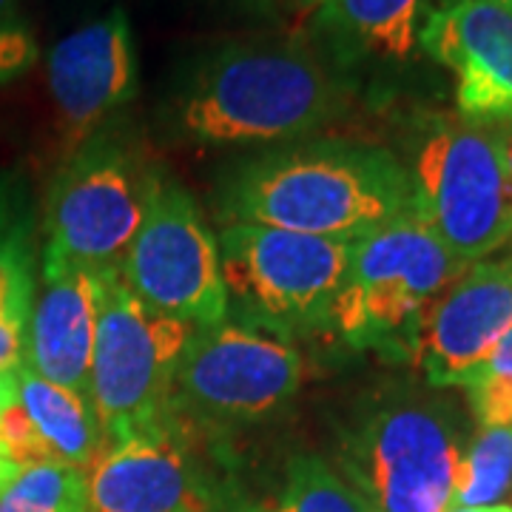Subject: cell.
Here are the masks:
<instances>
[{
  "label": "cell",
  "instance_id": "obj_1",
  "mask_svg": "<svg viewBox=\"0 0 512 512\" xmlns=\"http://www.w3.org/2000/svg\"><path fill=\"white\" fill-rule=\"evenodd\" d=\"M348 103V80L311 49L285 40L231 43L191 74L177 126L202 146L282 143L325 128Z\"/></svg>",
  "mask_w": 512,
  "mask_h": 512
},
{
  "label": "cell",
  "instance_id": "obj_2",
  "mask_svg": "<svg viewBox=\"0 0 512 512\" xmlns=\"http://www.w3.org/2000/svg\"><path fill=\"white\" fill-rule=\"evenodd\" d=\"M413 208V180L382 148L305 143L245 165L228 211L239 222L328 239L365 237Z\"/></svg>",
  "mask_w": 512,
  "mask_h": 512
},
{
  "label": "cell",
  "instance_id": "obj_3",
  "mask_svg": "<svg viewBox=\"0 0 512 512\" xmlns=\"http://www.w3.org/2000/svg\"><path fill=\"white\" fill-rule=\"evenodd\" d=\"M470 265L458 262L413 208L350 242L330 328L353 348H413L424 313Z\"/></svg>",
  "mask_w": 512,
  "mask_h": 512
},
{
  "label": "cell",
  "instance_id": "obj_4",
  "mask_svg": "<svg viewBox=\"0 0 512 512\" xmlns=\"http://www.w3.org/2000/svg\"><path fill=\"white\" fill-rule=\"evenodd\" d=\"M89 404L106 441H120L171 424L174 379L197 328L148 311L128 291L120 268L97 271Z\"/></svg>",
  "mask_w": 512,
  "mask_h": 512
},
{
  "label": "cell",
  "instance_id": "obj_5",
  "mask_svg": "<svg viewBox=\"0 0 512 512\" xmlns=\"http://www.w3.org/2000/svg\"><path fill=\"white\" fill-rule=\"evenodd\" d=\"M413 205L464 265L512 242V183L498 126L441 117L413 160Z\"/></svg>",
  "mask_w": 512,
  "mask_h": 512
},
{
  "label": "cell",
  "instance_id": "obj_6",
  "mask_svg": "<svg viewBox=\"0 0 512 512\" xmlns=\"http://www.w3.org/2000/svg\"><path fill=\"white\" fill-rule=\"evenodd\" d=\"M350 242L259 222H228L220 234L228 302L245 325L288 339L330 328V311L348 268Z\"/></svg>",
  "mask_w": 512,
  "mask_h": 512
},
{
  "label": "cell",
  "instance_id": "obj_7",
  "mask_svg": "<svg viewBox=\"0 0 512 512\" xmlns=\"http://www.w3.org/2000/svg\"><path fill=\"white\" fill-rule=\"evenodd\" d=\"M157 174L123 143L92 137L74 148L46 205V254L86 271H117L137 237Z\"/></svg>",
  "mask_w": 512,
  "mask_h": 512
},
{
  "label": "cell",
  "instance_id": "obj_8",
  "mask_svg": "<svg viewBox=\"0 0 512 512\" xmlns=\"http://www.w3.org/2000/svg\"><path fill=\"white\" fill-rule=\"evenodd\" d=\"M120 276L148 311L197 330L228 322L231 302L222 279L220 242L180 185L157 177Z\"/></svg>",
  "mask_w": 512,
  "mask_h": 512
},
{
  "label": "cell",
  "instance_id": "obj_9",
  "mask_svg": "<svg viewBox=\"0 0 512 512\" xmlns=\"http://www.w3.org/2000/svg\"><path fill=\"white\" fill-rule=\"evenodd\" d=\"M305 362L288 339L245 322L197 330L174 379V399L211 424L274 416L302 387Z\"/></svg>",
  "mask_w": 512,
  "mask_h": 512
},
{
  "label": "cell",
  "instance_id": "obj_10",
  "mask_svg": "<svg viewBox=\"0 0 512 512\" xmlns=\"http://www.w3.org/2000/svg\"><path fill=\"white\" fill-rule=\"evenodd\" d=\"M458 461L447 421L407 404L367 421L350 444L348 467L373 512H447Z\"/></svg>",
  "mask_w": 512,
  "mask_h": 512
},
{
  "label": "cell",
  "instance_id": "obj_11",
  "mask_svg": "<svg viewBox=\"0 0 512 512\" xmlns=\"http://www.w3.org/2000/svg\"><path fill=\"white\" fill-rule=\"evenodd\" d=\"M419 46L453 72L464 120L512 123L510 0H444L424 20Z\"/></svg>",
  "mask_w": 512,
  "mask_h": 512
},
{
  "label": "cell",
  "instance_id": "obj_12",
  "mask_svg": "<svg viewBox=\"0 0 512 512\" xmlns=\"http://www.w3.org/2000/svg\"><path fill=\"white\" fill-rule=\"evenodd\" d=\"M137 46L123 9L63 37L49 55V92L66 146L92 140L111 114L137 94Z\"/></svg>",
  "mask_w": 512,
  "mask_h": 512
},
{
  "label": "cell",
  "instance_id": "obj_13",
  "mask_svg": "<svg viewBox=\"0 0 512 512\" xmlns=\"http://www.w3.org/2000/svg\"><path fill=\"white\" fill-rule=\"evenodd\" d=\"M512 328V259L476 262L433 302L413 336L433 384H461Z\"/></svg>",
  "mask_w": 512,
  "mask_h": 512
},
{
  "label": "cell",
  "instance_id": "obj_14",
  "mask_svg": "<svg viewBox=\"0 0 512 512\" xmlns=\"http://www.w3.org/2000/svg\"><path fill=\"white\" fill-rule=\"evenodd\" d=\"M89 512H205L171 424L111 441L86 470Z\"/></svg>",
  "mask_w": 512,
  "mask_h": 512
},
{
  "label": "cell",
  "instance_id": "obj_15",
  "mask_svg": "<svg viewBox=\"0 0 512 512\" xmlns=\"http://www.w3.org/2000/svg\"><path fill=\"white\" fill-rule=\"evenodd\" d=\"M94 336H97V282L94 271L69 262L43 259L23 367L89 399Z\"/></svg>",
  "mask_w": 512,
  "mask_h": 512
},
{
  "label": "cell",
  "instance_id": "obj_16",
  "mask_svg": "<svg viewBox=\"0 0 512 512\" xmlns=\"http://www.w3.org/2000/svg\"><path fill=\"white\" fill-rule=\"evenodd\" d=\"M430 0H319L311 29L342 66L359 60L402 63L419 49Z\"/></svg>",
  "mask_w": 512,
  "mask_h": 512
},
{
  "label": "cell",
  "instance_id": "obj_17",
  "mask_svg": "<svg viewBox=\"0 0 512 512\" xmlns=\"http://www.w3.org/2000/svg\"><path fill=\"white\" fill-rule=\"evenodd\" d=\"M18 376V402L37 441L43 444L49 464L89 470L109 444L89 399L55 382H46L29 367H20Z\"/></svg>",
  "mask_w": 512,
  "mask_h": 512
},
{
  "label": "cell",
  "instance_id": "obj_18",
  "mask_svg": "<svg viewBox=\"0 0 512 512\" xmlns=\"http://www.w3.org/2000/svg\"><path fill=\"white\" fill-rule=\"evenodd\" d=\"M32 259L15 231L0 225V370H20L32 316Z\"/></svg>",
  "mask_w": 512,
  "mask_h": 512
},
{
  "label": "cell",
  "instance_id": "obj_19",
  "mask_svg": "<svg viewBox=\"0 0 512 512\" xmlns=\"http://www.w3.org/2000/svg\"><path fill=\"white\" fill-rule=\"evenodd\" d=\"M512 481V424L481 427V433L458 461L453 507H490ZM450 507V510H453Z\"/></svg>",
  "mask_w": 512,
  "mask_h": 512
},
{
  "label": "cell",
  "instance_id": "obj_20",
  "mask_svg": "<svg viewBox=\"0 0 512 512\" xmlns=\"http://www.w3.org/2000/svg\"><path fill=\"white\" fill-rule=\"evenodd\" d=\"M268 512H373L367 498L339 478L319 456H296L285 487Z\"/></svg>",
  "mask_w": 512,
  "mask_h": 512
},
{
  "label": "cell",
  "instance_id": "obj_21",
  "mask_svg": "<svg viewBox=\"0 0 512 512\" xmlns=\"http://www.w3.org/2000/svg\"><path fill=\"white\" fill-rule=\"evenodd\" d=\"M0 512H89L86 470L66 464L23 467L18 481L0 495Z\"/></svg>",
  "mask_w": 512,
  "mask_h": 512
},
{
  "label": "cell",
  "instance_id": "obj_22",
  "mask_svg": "<svg viewBox=\"0 0 512 512\" xmlns=\"http://www.w3.org/2000/svg\"><path fill=\"white\" fill-rule=\"evenodd\" d=\"M467 390L473 416L481 427L512 424V328L490 350V356L458 384Z\"/></svg>",
  "mask_w": 512,
  "mask_h": 512
},
{
  "label": "cell",
  "instance_id": "obj_23",
  "mask_svg": "<svg viewBox=\"0 0 512 512\" xmlns=\"http://www.w3.org/2000/svg\"><path fill=\"white\" fill-rule=\"evenodd\" d=\"M37 60V40L23 23H0V86L18 80Z\"/></svg>",
  "mask_w": 512,
  "mask_h": 512
},
{
  "label": "cell",
  "instance_id": "obj_24",
  "mask_svg": "<svg viewBox=\"0 0 512 512\" xmlns=\"http://www.w3.org/2000/svg\"><path fill=\"white\" fill-rule=\"evenodd\" d=\"M20 370H0V421L9 413V407L18 402ZM3 456V453H0Z\"/></svg>",
  "mask_w": 512,
  "mask_h": 512
},
{
  "label": "cell",
  "instance_id": "obj_25",
  "mask_svg": "<svg viewBox=\"0 0 512 512\" xmlns=\"http://www.w3.org/2000/svg\"><path fill=\"white\" fill-rule=\"evenodd\" d=\"M20 473H23V467H20V464H15L12 458L0 456V495L6 493V490L18 481Z\"/></svg>",
  "mask_w": 512,
  "mask_h": 512
},
{
  "label": "cell",
  "instance_id": "obj_26",
  "mask_svg": "<svg viewBox=\"0 0 512 512\" xmlns=\"http://www.w3.org/2000/svg\"><path fill=\"white\" fill-rule=\"evenodd\" d=\"M498 134H501L504 163H507V174H510V183H512V123H498Z\"/></svg>",
  "mask_w": 512,
  "mask_h": 512
},
{
  "label": "cell",
  "instance_id": "obj_27",
  "mask_svg": "<svg viewBox=\"0 0 512 512\" xmlns=\"http://www.w3.org/2000/svg\"><path fill=\"white\" fill-rule=\"evenodd\" d=\"M0 23H20L18 0H0Z\"/></svg>",
  "mask_w": 512,
  "mask_h": 512
},
{
  "label": "cell",
  "instance_id": "obj_28",
  "mask_svg": "<svg viewBox=\"0 0 512 512\" xmlns=\"http://www.w3.org/2000/svg\"><path fill=\"white\" fill-rule=\"evenodd\" d=\"M447 512H512V507L507 504H490V507H453Z\"/></svg>",
  "mask_w": 512,
  "mask_h": 512
},
{
  "label": "cell",
  "instance_id": "obj_29",
  "mask_svg": "<svg viewBox=\"0 0 512 512\" xmlns=\"http://www.w3.org/2000/svg\"><path fill=\"white\" fill-rule=\"evenodd\" d=\"M316 3H319V0H313V3H311V6H316Z\"/></svg>",
  "mask_w": 512,
  "mask_h": 512
},
{
  "label": "cell",
  "instance_id": "obj_30",
  "mask_svg": "<svg viewBox=\"0 0 512 512\" xmlns=\"http://www.w3.org/2000/svg\"><path fill=\"white\" fill-rule=\"evenodd\" d=\"M308 3H313V0H308Z\"/></svg>",
  "mask_w": 512,
  "mask_h": 512
},
{
  "label": "cell",
  "instance_id": "obj_31",
  "mask_svg": "<svg viewBox=\"0 0 512 512\" xmlns=\"http://www.w3.org/2000/svg\"><path fill=\"white\" fill-rule=\"evenodd\" d=\"M510 3H512V0H510Z\"/></svg>",
  "mask_w": 512,
  "mask_h": 512
}]
</instances>
